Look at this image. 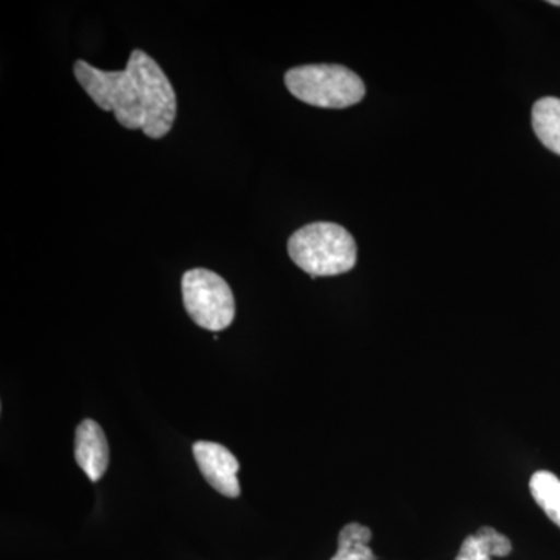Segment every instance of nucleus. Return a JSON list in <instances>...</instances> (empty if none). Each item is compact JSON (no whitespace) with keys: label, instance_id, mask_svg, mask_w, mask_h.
<instances>
[{"label":"nucleus","instance_id":"f257e3e1","mask_svg":"<svg viewBox=\"0 0 560 560\" xmlns=\"http://www.w3.org/2000/svg\"><path fill=\"white\" fill-rule=\"evenodd\" d=\"M73 73L92 102L110 110L121 127L140 130L151 139L171 132L176 119V92L164 70L145 51H131L124 70H102L77 60Z\"/></svg>","mask_w":560,"mask_h":560},{"label":"nucleus","instance_id":"f03ea898","mask_svg":"<svg viewBox=\"0 0 560 560\" xmlns=\"http://www.w3.org/2000/svg\"><path fill=\"white\" fill-rule=\"evenodd\" d=\"M290 259L312 278L340 276L357 265V243L340 224L318 221L294 232Z\"/></svg>","mask_w":560,"mask_h":560},{"label":"nucleus","instance_id":"7ed1b4c3","mask_svg":"<svg viewBox=\"0 0 560 560\" xmlns=\"http://www.w3.org/2000/svg\"><path fill=\"white\" fill-rule=\"evenodd\" d=\"M285 84L294 97L307 105L345 109L363 101V81L352 70L338 65H308L290 69Z\"/></svg>","mask_w":560,"mask_h":560},{"label":"nucleus","instance_id":"20e7f679","mask_svg":"<svg viewBox=\"0 0 560 560\" xmlns=\"http://www.w3.org/2000/svg\"><path fill=\"white\" fill-rule=\"evenodd\" d=\"M184 307L197 326L210 331L228 329L235 318V300L226 280L217 272L194 268L184 272Z\"/></svg>","mask_w":560,"mask_h":560},{"label":"nucleus","instance_id":"39448f33","mask_svg":"<svg viewBox=\"0 0 560 560\" xmlns=\"http://www.w3.org/2000/svg\"><path fill=\"white\" fill-rule=\"evenodd\" d=\"M194 456L202 477L217 492L230 499L241 495V482L237 478L241 466L226 447L217 442L198 441L194 444Z\"/></svg>","mask_w":560,"mask_h":560},{"label":"nucleus","instance_id":"423d86ee","mask_svg":"<svg viewBox=\"0 0 560 560\" xmlns=\"http://www.w3.org/2000/svg\"><path fill=\"white\" fill-rule=\"evenodd\" d=\"M75 459L80 469L92 482L101 480L108 469L109 447L102 427L94 420L86 419L77 427Z\"/></svg>","mask_w":560,"mask_h":560},{"label":"nucleus","instance_id":"0eeeda50","mask_svg":"<svg viewBox=\"0 0 560 560\" xmlns=\"http://www.w3.org/2000/svg\"><path fill=\"white\" fill-rule=\"evenodd\" d=\"M512 551L511 540L499 530L482 526L460 545L455 560H492L506 558Z\"/></svg>","mask_w":560,"mask_h":560},{"label":"nucleus","instance_id":"6e6552de","mask_svg":"<svg viewBox=\"0 0 560 560\" xmlns=\"http://www.w3.org/2000/svg\"><path fill=\"white\" fill-rule=\"evenodd\" d=\"M533 128L540 142L560 156V98L545 97L534 105Z\"/></svg>","mask_w":560,"mask_h":560},{"label":"nucleus","instance_id":"1a4fd4ad","mask_svg":"<svg viewBox=\"0 0 560 560\" xmlns=\"http://www.w3.org/2000/svg\"><path fill=\"white\" fill-rule=\"evenodd\" d=\"M371 529L360 523H349L338 537V551L330 560H377L371 550Z\"/></svg>","mask_w":560,"mask_h":560},{"label":"nucleus","instance_id":"9d476101","mask_svg":"<svg viewBox=\"0 0 560 560\" xmlns=\"http://www.w3.org/2000/svg\"><path fill=\"white\" fill-rule=\"evenodd\" d=\"M529 490L541 511L560 528V480L547 470L536 471L530 477Z\"/></svg>","mask_w":560,"mask_h":560},{"label":"nucleus","instance_id":"9b49d317","mask_svg":"<svg viewBox=\"0 0 560 560\" xmlns=\"http://www.w3.org/2000/svg\"><path fill=\"white\" fill-rule=\"evenodd\" d=\"M548 3H551V5L560 7V2H556V0H552V2H548Z\"/></svg>","mask_w":560,"mask_h":560}]
</instances>
